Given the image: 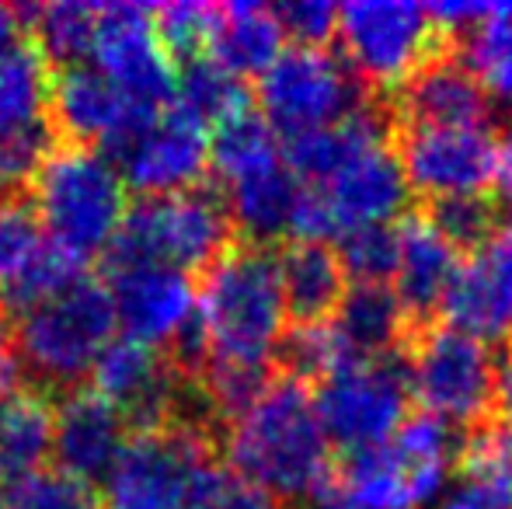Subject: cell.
Wrapping results in <instances>:
<instances>
[{
	"label": "cell",
	"mask_w": 512,
	"mask_h": 509,
	"mask_svg": "<svg viewBox=\"0 0 512 509\" xmlns=\"http://www.w3.org/2000/svg\"><path fill=\"white\" fill-rule=\"evenodd\" d=\"M227 468L279 509H310L335 485V447L321 426L314 391L276 377L265 398L230 426Z\"/></svg>",
	"instance_id": "cell-1"
},
{
	"label": "cell",
	"mask_w": 512,
	"mask_h": 509,
	"mask_svg": "<svg viewBox=\"0 0 512 509\" xmlns=\"http://www.w3.org/2000/svg\"><path fill=\"white\" fill-rule=\"evenodd\" d=\"M115 328L119 314L108 286L95 276H81L60 297L11 325L18 384L49 401L81 391L115 342Z\"/></svg>",
	"instance_id": "cell-2"
},
{
	"label": "cell",
	"mask_w": 512,
	"mask_h": 509,
	"mask_svg": "<svg viewBox=\"0 0 512 509\" xmlns=\"http://www.w3.org/2000/svg\"><path fill=\"white\" fill-rule=\"evenodd\" d=\"M199 311L209 328V349L220 363H272L286 335V297L276 248L237 241L203 276Z\"/></svg>",
	"instance_id": "cell-3"
},
{
	"label": "cell",
	"mask_w": 512,
	"mask_h": 509,
	"mask_svg": "<svg viewBox=\"0 0 512 509\" xmlns=\"http://www.w3.org/2000/svg\"><path fill=\"white\" fill-rule=\"evenodd\" d=\"M237 245L234 220L220 185H203L171 196H140L126 210L119 234L105 252L108 265L157 262L175 265L189 276H206Z\"/></svg>",
	"instance_id": "cell-4"
},
{
	"label": "cell",
	"mask_w": 512,
	"mask_h": 509,
	"mask_svg": "<svg viewBox=\"0 0 512 509\" xmlns=\"http://www.w3.org/2000/svg\"><path fill=\"white\" fill-rule=\"evenodd\" d=\"M32 210L53 245L88 262L108 252L126 220V182L102 150L60 143L32 185Z\"/></svg>",
	"instance_id": "cell-5"
},
{
	"label": "cell",
	"mask_w": 512,
	"mask_h": 509,
	"mask_svg": "<svg viewBox=\"0 0 512 509\" xmlns=\"http://www.w3.org/2000/svg\"><path fill=\"white\" fill-rule=\"evenodd\" d=\"M401 353L408 363L411 394L422 412L450 422L460 433L492 422L499 363L488 342L436 321V325L415 328Z\"/></svg>",
	"instance_id": "cell-6"
},
{
	"label": "cell",
	"mask_w": 512,
	"mask_h": 509,
	"mask_svg": "<svg viewBox=\"0 0 512 509\" xmlns=\"http://www.w3.org/2000/svg\"><path fill=\"white\" fill-rule=\"evenodd\" d=\"M373 98L384 95H377L345 56L310 46L283 49V56L258 77L255 91L262 119L283 140L345 123Z\"/></svg>",
	"instance_id": "cell-7"
},
{
	"label": "cell",
	"mask_w": 512,
	"mask_h": 509,
	"mask_svg": "<svg viewBox=\"0 0 512 509\" xmlns=\"http://www.w3.org/2000/svg\"><path fill=\"white\" fill-rule=\"evenodd\" d=\"M411 381L405 353L352 360L317 384L314 405L331 447L342 454L384 447L411 415Z\"/></svg>",
	"instance_id": "cell-8"
},
{
	"label": "cell",
	"mask_w": 512,
	"mask_h": 509,
	"mask_svg": "<svg viewBox=\"0 0 512 509\" xmlns=\"http://www.w3.org/2000/svg\"><path fill=\"white\" fill-rule=\"evenodd\" d=\"M338 39H342L349 67L370 84L377 95L391 98L401 84L436 53L446 35L429 18V7L387 0V4H345L338 14Z\"/></svg>",
	"instance_id": "cell-9"
},
{
	"label": "cell",
	"mask_w": 512,
	"mask_h": 509,
	"mask_svg": "<svg viewBox=\"0 0 512 509\" xmlns=\"http://www.w3.org/2000/svg\"><path fill=\"white\" fill-rule=\"evenodd\" d=\"M119 168L122 182L140 196H171V192L196 189L209 171V136L182 105L140 119L102 150Z\"/></svg>",
	"instance_id": "cell-10"
},
{
	"label": "cell",
	"mask_w": 512,
	"mask_h": 509,
	"mask_svg": "<svg viewBox=\"0 0 512 509\" xmlns=\"http://www.w3.org/2000/svg\"><path fill=\"white\" fill-rule=\"evenodd\" d=\"M502 129L394 126V150L422 203L499 189Z\"/></svg>",
	"instance_id": "cell-11"
},
{
	"label": "cell",
	"mask_w": 512,
	"mask_h": 509,
	"mask_svg": "<svg viewBox=\"0 0 512 509\" xmlns=\"http://www.w3.org/2000/svg\"><path fill=\"white\" fill-rule=\"evenodd\" d=\"M216 457L213 443L182 429L133 436L105 482V509H185L196 478Z\"/></svg>",
	"instance_id": "cell-12"
},
{
	"label": "cell",
	"mask_w": 512,
	"mask_h": 509,
	"mask_svg": "<svg viewBox=\"0 0 512 509\" xmlns=\"http://www.w3.org/2000/svg\"><path fill=\"white\" fill-rule=\"evenodd\" d=\"M98 70L143 109H168L178 98V63L154 28V7L108 4L98 18Z\"/></svg>",
	"instance_id": "cell-13"
},
{
	"label": "cell",
	"mask_w": 512,
	"mask_h": 509,
	"mask_svg": "<svg viewBox=\"0 0 512 509\" xmlns=\"http://www.w3.org/2000/svg\"><path fill=\"white\" fill-rule=\"evenodd\" d=\"M387 102L394 126L502 129L492 95L467 67L453 39H446Z\"/></svg>",
	"instance_id": "cell-14"
},
{
	"label": "cell",
	"mask_w": 512,
	"mask_h": 509,
	"mask_svg": "<svg viewBox=\"0 0 512 509\" xmlns=\"http://www.w3.org/2000/svg\"><path fill=\"white\" fill-rule=\"evenodd\" d=\"M91 381L95 391L126 419L129 433L143 436L171 429L185 377L171 367L161 349L136 339H115L102 353Z\"/></svg>",
	"instance_id": "cell-15"
},
{
	"label": "cell",
	"mask_w": 512,
	"mask_h": 509,
	"mask_svg": "<svg viewBox=\"0 0 512 509\" xmlns=\"http://www.w3.org/2000/svg\"><path fill=\"white\" fill-rule=\"evenodd\" d=\"M105 276V286L115 300V314H119V328L126 332V339L147 342L154 349L168 346L171 335L199 307L196 276L175 269V265H108Z\"/></svg>",
	"instance_id": "cell-16"
},
{
	"label": "cell",
	"mask_w": 512,
	"mask_h": 509,
	"mask_svg": "<svg viewBox=\"0 0 512 509\" xmlns=\"http://www.w3.org/2000/svg\"><path fill=\"white\" fill-rule=\"evenodd\" d=\"M129 440L133 433L126 419L98 391L81 387L53 401V461L56 471L70 475L74 482L105 489Z\"/></svg>",
	"instance_id": "cell-17"
},
{
	"label": "cell",
	"mask_w": 512,
	"mask_h": 509,
	"mask_svg": "<svg viewBox=\"0 0 512 509\" xmlns=\"http://www.w3.org/2000/svg\"><path fill=\"white\" fill-rule=\"evenodd\" d=\"M443 318L481 342H512V224L460 262Z\"/></svg>",
	"instance_id": "cell-18"
},
{
	"label": "cell",
	"mask_w": 512,
	"mask_h": 509,
	"mask_svg": "<svg viewBox=\"0 0 512 509\" xmlns=\"http://www.w3.org/2000/svg\"><path fill=\"white\" fill-rule=\"evenodd\" d=\"M154 109L129 102L119 88L91 63L67 67L53 74L49 88V123H53L60 143L70 147L102 150L122 129H129L140 116Z\"/></svg>",
	"instance_id": "cell-19"
},
{
	"label": "cell",
	"mask_w": 512,
	"mask_h": 509,
	"mask_svg": "<svg viewBox=\"0 0 512 509\" xmlns=\"http://www.w3.org/2000/svg\"><path fill=\"white\" fill-rule=\"evenodd\" d=\"M227 199L230 220H234L237 241L258 248L286 245L293 234V217H297L304 182L293 175L283 150L248 164L237 175L216 182Z\"/></svg>",
	"instance_id": "cell-20"
},
{
	"label": "cell",
	"mask_w": 512,
	"mask_h": 509,
	"mask_svg": "<svg viewBox=\"0 0 512 509\" xmlns=\"http://www.w3.org/2000/svg\"><path fill=\"white\" fill-rule=\"evenodd\" d=\"M321 192L338 220V234L352 227L394 224L398 217H405L411 203V185L394 140H380L359 150L328 185H321Z\"/></svg>",
	"instance_id": "cell-21"
},
{
	"label": "cell",
	"mask_w": 512,
	"mask_h": 509,
	"mask_svg": "<svg viewBox=\"0 0 512 509\" xmlns=\"http://www.w3.org/2000/svg\"><path fill=\"white\" fill-rule=\"evenodd\" d=\"M401 255L394 272V293L405 304L411 318V332L425 325H436L443 304L450 297V286L464 255L422 217V210H408L398 224Z\"/></svg>",
	"instance_id": "cell-22"
},
{
	"label": "cell",
	"mask_w": 512,
	"mask_h": 509,
	"mask_svg": "<svg viewBox=\"0 0 512 509\" xmlns=\"http://www.w3.org/2000/svg\"><path fill=\"white\" fill-rule=\"evenodd\" d=\"M276 255L293 325H328L349 293V276L338 252L328 241H286Z\"/></svg>",
	"instance_id": "cell-23"
},
{
	"label": "cell",
	"mask_w": 512,
	"mask_h": 509,
	"mask_svg": "<svg viewBox=\"0 0 512 509\" xmlns=\"http://www.w3.org/2000/svg\"><path fill=\"white\" fill-rule=\"evenodd\" d=\"M436 509H512V436L495 422L471 429Z\"/></svg>",
	"instance_id": "cell-24"
},
{
	"label": "cell",
	"mask_w": 512,
	"mask_h": 509,
	"mask_svg": "<svg viewBox=\"0 0 512 509\" xmlns=\"http://www.w3.org/2000/svg\"><path fill=\"white\" fill-rule=\"evenodd\" d=\"M331 325L352 360L401 353L411 335V318L391 283H352Z\"/></svg>",
	"instance_id": "cell-25"
},
{
	"label": "cell",
	"mask_w": 512,
	"mask_h": 509,
	"mask_svg": "<svg viewBox=\"0 0 512 509\" xmlns=\"http://www.w3.org/2000/svg\"><path fill=\"white\" fill-rule=\"evenodd\" d=\"M283 28L265 4H223L216 7L206 56L234 77H262L283 56Z\"/></svg>",
	"instance_id": "cell-26"
},
{
	"label": "cell",
	"mask_w": 512,
	"mask_h": 509,
	"mask_svg": "<svg viewBox=\"0 0 512 509\" xmlns=\"http://www.w3.org/2000/svg\"><path fill=\"white\" fill-rule=\"evenodd\" d=\"M338 492L349 509H425L422 482L394 450V443L359 454H345L338 464Z\"/></svg>",
	"instance_id": "cell-27"
},
{
	"label": "cell",
	"mask_w": 512,
	"mask_h": 509,
	"mask_svg": "<svg viewBox=\"0 0 512 509\" xmlns=\"http://www.w3.org/2000/svg\"><path fill=\"white\" fill-rule=\"evenodd\" d=\"M53 457V401L28 387L0 394V482L14 485Z\"/></svg>",
	"instance_id": "cell-28"
},
{
	"label": "cell",
	"mask_w": 512,
	"mask_h": 509,
	"mask_svg": "<svg viewBox=\"0 0 512 509\" xmlns=\"http://www.w3.org/2000/svg\"><path fill=\"white\" fill-rule=\"evenodd\" d=\"M28 32L35 35V49L49 70H67L81 67L95 56L98 42V18L102 7L81 4V0H60V4H42V7H21Z\"/></svg>",
	"instance_id": "cell-29"
},
{
	"label": "cell",
	"mask_w": 512,
	"mask_h": 509,
	"mask_svg": "<svg viewBox=\"0 0 512 509\" xmlns=\"http://www.w3.org/2000/svg\"><path fill=\"white\" fill-rule=\"evenodd\" d=\"M84 276V262L53 241H39L35 252L0 283V314L7 321L25 318L28 311L42 307L46 300L60 297L67 286Z\"/></svg>",
	"instance_id": "cell-30"
},
{
	"label": "cell",
	"mask_w": 512,
	"mask_h": 509,
	"mask_svg": "<svg viewBox=\"0 0 512 509\" xmlns=\"http://www.w3.org/2000/svg\"><path fill=\"white\" fill-rule=\"evenodd\" d=\"M175 105H182L185 112L199 119L206 126H223L230 119L244 116L255 109V91L248 88V81L234 77L230 70H223L220 63H213L209 56H196L189 63H178V98Z\"/></svg>",
	"instance_id": "cell-31"
},
{
	"label": "cell",
	"mask_w": 512,
	"mask_h": 509,
	"mask_svg": "<svg viewBox=\"0 0 512 509\" xmlns=\"http://www.w3.org/2000/svg\"><path fill=\"white\" fill-rule=\"evenodd\" d=\"M49 88H53V70L35 42H21L18 49L0 56V129L46 119Z\"/></svg>",
	"instance_id": "cell-32"
},
{
	"label": "cell",
	"mask_w": 512,
	"mask_h": 509,
	"mask_svg": "<svg viewBox=\"0 0 512 509\" xmlns=\"http://www.w3.org/2000/svg\"><path fill=\"white\" fill-rule=\"evenodd\" d=\"M422 217L457 248L460 255H474L485 248L495 234L506 227V206H502L499 192H474V196H446L429 199L418 206Z\"/></svg>",
	"instance_id": "cell-33"
},
{
	"label": "cell",
	"mask_w": 512,
	"mask_h": 509,
	"mask_svg": "<svg viewBox=\"0 0 512 509\" xmlns=\"http://www.w3.org/2000/svg\"><path fill=\"white\" fill-rule=\"evenodd\" d=\"M345 363H352L345 342L338 339L335 325H293L290 332L279 339L276 353H272V367L279 377L297 384H321L328 381L335 370H342Z\"/></svg>",
	"instance_id": "cell-34"
},
{
	"label": "cell",
	"mask_w": 512,
	"mask_h": 509,
	"mask_svg": "<svg viewBox=\"0 0 512 509\" xmlns=\"http://www.w3.org/2000/svg\"><path fill=\"white\" fill-rule=\"evenodd\" d=\"M453 42L492 102H512V4H492L481 25Z\"/></svg>",
	"instance_id": "cell-35"
},
{
	"label": "cell",
	"mask_w": 512,
	"mask_h": 509,
	"mask_svg": "<svg viewBox=\"0 0 512 509\" xmlns=\"http://www.w3.org/2000/svg\"><path fill=\"white\" fill-rule=\"evenodd\" d=\"M56 147H60V136L49 116L39 123L0 129V206L32 199L35 178Z\"/></svg>",
	"instance_id": "cell-36"
},
{
	"label": "cell",
	"mask_w": 512,
	"mask_h": 509,
	"mask_svg": "<svg viewBox=\"0 0 512 509\" xmlns=\"http://www.w3.org/2000/svg\"><path fill=\"white\" fill-rule=\"evenodd\" d=\"M335 252L352 283H391L401 255L398 224H370L342 231Z\"/></svg>",
	"instance_id": "cell-37"
},
{
	"label": "cell",
	"mask_w": 512,
	"mask_h": 509,
	"mask_svg": "<svg viewBox=\"0 0 512 509\" xmlns=\"http://www.w3.org/2000/svg\"><path fill=\"white\" fill-rule=\"evenodd\" d=\"M216 7L213 4H161L154 7L157 39L164 42L175 63H189L196 56H206V42L213 32Z\"/></svg>",
	"instance_id": "cell-38"
},
{
	"label": "cell",
	"mask_w": 512,
	"mask_h": 509,
	"mask_svg": "<svg viewBox=\"0 0 512 509\" xmlns=\"http://www.w3.org/2000/svg\"><path fill=\"white\" fill-rule=\"evenodd\" d=\"M0 509H98L95 489L74 482L63 471H35L21 482L7 485Z\"/></svg>",
	"instance_id": "cell-39"
},
{
	"label": "cell",
	"mask_w": 512,
	"mask_h": 509,
	"mask_svg": "<svg viewBox=\"0 0 512 509\" xmlns=\"http://www.w3.org/2000/svg\"><path fill=\"white\" fill-rule=\"evenodd\" d=\"M185 509H279L265 492L248 485L241 475L227 468V464H209L203 475L192 485V496Z\"/></svg>",
	"instance_id": "cell-40"
},
{
	"label": "cell",
	"mask_w": 512,
	"mask_h": 509,
	"mask_svg": "<svg viewBox=\"0 0 512 509\" xmlns=\"http://www.w3.org/2000/svg\"><path fill=\"white\" fill-rule=\"evenodd\" d=\"M279 28L293 46L324 49L338 35V14L342 7L328 4V0H286V4H272Z\"/></svg>",
	"instance_id": "cell-41"
},
{
	"label": "cell",
	"mask_w": 512,
	"mask_h": 509,
	"mask_svg": "<svg viewBox=\"0 0 512 509\" xmlns=\"http://www.w3.org/2000/svg\"><path fill=\"white\" fill-rule=\"evenodd\" d=\"M39 241V217L32 210V199L0 206V283L35 252Z\"/></svg>",
	"instance_id": "cell-42"
},
{
	"label": "cell",
	"mask_w": 512,
	"mask_h": 509,
	"mask_svg": "<svg viewBox=\"0 0 512 509\" xmlns=\"http://www.w3.org/2000/svg\"><path fill=\"white\" fill-rule=\"evenodd\" d=\"M492 422L512 436V342H506V353H502V360H499V374H495Z\"/></svg>",
	"instance_id": "cell-43"
},
{
	"label": "cell",
	"mask_w": 512,
	"mask_h": 509,
	"mask_svg": "<svg viewBox=\"0 0 512 509\" xmlns=\"http://www.w3.org/2000/svg\"><path fill=\"white\" fill-rule=\"evenodd\" d=\"M25 32H28V25H25L21 7L0 4V56L18 49L21 42H25Z\"/></svg>",
	"instance_id": "cell-44"
},
{
	"label": "cell",
	"mask_w": 512,
	"mask_h": 509,
	"mask_svg": "<svg viewBox=\"0 0 512 509\" xmlns=\"http://www.w3.org/2000/svg\"><path fill=\"white\" fill-rule=\"evenodd\" d=\"M18 387V367H14V335L11 321L0 314V394Z\"/></svg>",
	"instance_id": "cell-45"
},
{
	"label": "cell",
	"mask_w": 512,
	"mask_h": 509,
	"mask_svg": "<svg viewBox=\"0 0 512 509\" xmlns=\"http://www.w3.org/2000/svg\"><path fill=\"white\" fill-rule=\"evenodd\" d=\"M0 506H4V492H0Z\"/></svg>",
	"instance_id": "cell-46"
},
{
	"label": "cell",
	"mask_w": 512,
	"mask_h": 509,
	"mask_svg": "<svg viewBox=\"0 0 512 509\" xmlns=\"http://www.w3.org/2000/svg\"><path fill=\"white\" fill-rule=\"evenodd\" d=\"M509 133H512V123H509Z\"/></svg>",
	"instance_id": "cell-47"
}]
</instances>
